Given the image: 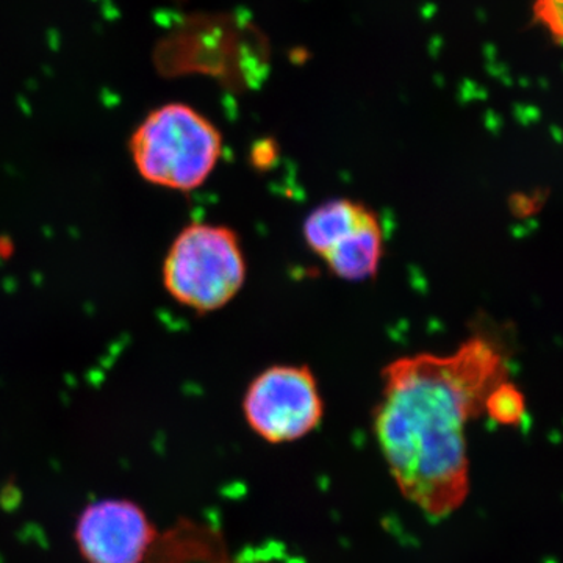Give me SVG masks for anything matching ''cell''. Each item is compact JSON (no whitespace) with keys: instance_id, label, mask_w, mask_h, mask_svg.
I'll use <instances>...</instances> for the list:
<instances>
[{"instance_id":"obj_1","label":"cell","mask_w":563,"mask_h":563,"mask_svg":"<svg viewBox=\"0 0 563 563\" xmlns=\"http://www.w3.org/2000/svg\"><path fill=\"white\" fill-rule=\"evenodd\" d=\"M374 410L377 444L399 492L428 517H450L470 493L466 426L493 388L509 380L506 354L473 335L446 355L396 358Z\"/></svg>"},{"instance_id":"obj_2","label":"cell","mask_w":563,"mask_h":563,"mask_svg":"<svg viewBox=\"0 0 563 563\" xmlns=\"http://www.w3.org/2000/svg\"><path fill=\"white\" fill-rule=\"evenodd\" d=\"M141 179L165 190L191 192L217 169L222 135L201 111L169 102L150 111L129 140Z\"/></svg>"},{"instance_id":"obj_3","label":"cell","mask_w":563,"mask_h":563,"mask_svg":"<svg viewBox=\"0 0 563 563\" xmlns=\"http://www.w3.org/2000/svg\"><path fill=\"white\" fill-rule=\"evenodd\" d=\"M162 276L166 292L180 306L196 313L217 312L246 282L242 242L228 225L191 222L169 244Z\"/></svg>"},{"instance_id":"obj_4","label":"cell","mask_w":563,"mask_h":563,"mask_svg":"<svg viewBox=\"0 0 563 563\" xmlns=\"http://www.w3.org/2000/svg\"><path fill=\"white\" fill-rule=\"evenodd\" d=\"M243 412L252 431L273 444L309 435L324 415L320 387L306 365H274L247 387Z\"/></svg>"},{"instance_id":"obj_5","label":"cell","mask_w":563,"mask_h":563,"mask_svg":"<svg viewBox=\"0 0 563 563\" xmlns=\"http://www.w3.org/2000/svg\"><path fill=\"white\" fill-rule=\"evenodd\" d=\"M76 539L90 563H141L154 529L135 504L102 501L81 515Z\"/></svg>"},{"instance_id":"obj_6","label":"cell","mask_w":563,"mask_h":563,"mask_svg":"<svg viewBox=\"0 0 563 563\" xmlns=\"http://www.w3.org/2000/svg\"><path fill=\"white\" fill-rule=\"evenodd\" d=\"M383 257V224L377 214L368 209L321 258L340 279L362 282L376 276Z\"/></svg>"},{"instance_id":"obj_7","label":"cell","mask_w":563,"mask_h":563,"mask_svg":"<svg viewBox=\"0 0 563 563\" xmlns=\"http://www.w3.org/2000/svg\"><path fill=\"white\" fill-rule=\"evenodd\" d=\"M366 210L368 207L365 203L352 199H333L321 203L303 221L302 235L307 246L322 257L343 233L361 220Z\"/></svg>"},{"instance_id":"obj_8","label":"cell","mask_w":563,"mask_h":563,"mask_svg":"<svg viewBox=\"0 0 563 563\" xmlns=\"http://www.w3.org/2000/svg\"><path fill=\"white\" fill-rule=\"evenodd\" d=\"M484 413L501 426H517L525 420L526 399L509 380H504L493 388L485 401Z\"/></svg>"},{"instance_id":"obj_9","label":"cell","mask_w":563,"mask_h":563,"mask_svg":"<svg viewBox=\"0 0 563 563\" xmlns=\"http://www.w3.org/2000/svg\"><path fill=\"white\" fill-rule=\"evenodd\" d=\"M563 0H533V20L550 33L555 43L561 44Z\"/></svg>"},{"instance_id":"obj_10","label":"cell","mask_w":563,"mask_h":563,"mask_svg":"<svg viewBox=\"0 0 563 563\" xmlns=\"http://www.w3.org/2000/svg\"><path fill=\"white\" fill-rule=\"evenodd\" d=\"M22 503V492L13 481L0 488V509L3 512L11 514L20 509Z\"/></svg>"}]
</instances>
